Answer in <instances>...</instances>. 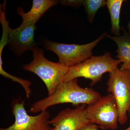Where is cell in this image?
<instances>
[{
  "label": "cell",
  "mask_w": 130,
  "mask_h": 130,
  "mask_svg": "<svg viewBox=\"0 0 130 130\" xmlns=\"http://www.w3.org/2000/svg\"><path fill=\"white\" fill-rule=\"evenodd\" d=\"M101 97L98 91L91 88L79 86L78 78H75L61 82L53 94L32 104L29 112L37 113L47 110L49 107L63 103L90 105Z\"/></svg>",
  "instance_id": "1"
},
{
  "label": "cell",
  "mask_w": 130,
  "mask_h": 130,
  "mask_svg": "<svg viewBox=\"0 0 130 130\" xmlns=\"http://www.w3.org/2000/svg\"><path fill=\"white\" fill-rule=\"evenodd\" d=\"M121 63L119 60L112 58L109 52L101 56L93 55L80 64L69 68L63 82L83 77L89 79L91 86H93L101 81L103 74L116 70Z\"/></svg>",
  "instance_id": "2"
},
{
  "label": "cell",
  "mask_w": 130,
  "mask_h": 130,
  "mask_svg": "<svg viewBox=\"0 0 130 130\" xmlns=\"http://www.w3.org/2000/svg\"><path fill=\"white\" fill-rule=\"evenodd\" d=\"M33 59L30 63L24 65L23 68L36 74L46 87L48 96L53 94L57 87L63 82L69 67L59 62L48 60L44 56V51L36 47L32 50Z\"/></svg>",
  "instance_id": "3"
},
{
  "label": "cell",
  "mask_w": 130,
  "mask_h": 130,
  "mask_svg": "<svg viewBox=\"0 0 130 130\" xmlns=\"http://www.w3.org/2000/svg\"><path fill=\"white\" fill-rule=\"evenodd\" d=\"M106 36V32L103 33L93 41L84 44H64L47 40L44 42V47L47 50L56 54L59 58V62L70 68L93 56V48Z\"/></svg>",
  "instance_id": "4"
},
{
  "label": "cell",
  "mask_w": 130,
  "mask_h": 130,
  "mask_svg": "<svg viewBox=\"0 0 130 130\" xmlns=\"http://www.w3.org/2000/svg\"><path fill=\"white\" fill-rule=\"evenodd\" d=\"M107 91L113 95L119 112V123L124 124L130 113V70L120 68L109 73Z\"/></svg>",
  "instance_id": "5"
},
{
  "label": "cell",
  "mask_w": 130,
  "mask_h": 130,
  "mask_svg": "<svg viewBox=\"0 0 130 130\" xmlns=\"http://www.w3.org/2000/svg\"><path fill=\"white\" fill-rule=\"evenodd\" d=\"M86 111L90 123L96 125L102 130H115L118 127V108L111 93L88 105Z\"/></svg>",
  "instance_id": "6"
},
{
  "label": "cell",
  "mask_w": 130,
  "mask_h": 130,
  "mask_svg": "<svg viewBox=\"0 0 130 130\" xmlns=\"http://www.w3.org/2000/svg\"><path fill=\"white\" fill-rule=\"evenodd\" d=\"M11 107L15 118L14 123L0 130H53V127L49 124L50 115L47 110L40 112L36 116H30L26 110L24 101L18 99L12 100Z\"/></svg>",
  "instance_id": "7"
},
{
  "label": "cell",
  "mask_w": 130,
  "mask_h": 130,
  "mask_svg": "<svg viewBox=\"0 0 130 130\" xmlns=\"http://www.w3.org/2000/svg\"><path fill=\"white\" fill-rule=\"evenodd\" d=\"M86 105L75 108H65L48 121L53 130H78L90 123L86 115Z\"/></svg>",
  "instance_id": "8"
},
{
  "label": "cell",
  "mask_w": 130,
  "mask_h": 130,
  "mask_svg": "<svg viewBox=\"0 0 130 130\" xmlns=\"http://www.w3.org/2000/svg\"><path fill=\"white\" fill-rule=\"evenodd\" d=\"M35 24L22 23L18 28L10 29L7 44L18 56H20L25 51L32 50L37 47L34 40Z\"/></svg>",
  "instance_id": "9"
},
{
  "label": "cell",
  "mask_w": 130,
  "mask_h": 130,
  "mask_svg": "<svg viewBox=\"0 0 130 130\" xmlns=\"http://www.w3.org/2000/svg\"><path fill=\"white\" fill-rule=\"evenodd\" d=\"M59 2L58 1L54 0H34L32 1L31 8L28 12H25L23 8L20 7L18 8L17 12L22 17V23L36 24L49 8Z\"/></svg>",
  "instance_id": "10"
},
{
  "label": "cell",
  "mask_w": 130,
  "mask_h": 130,
  "mask_svg": "<svg viewBox=\"0 0 130 130\" xmlns=\"http://www.w3.org/2000/svg\"><path fill=\"white\" fill-rule=\"evenodd\" d=\"M124 33L119 36L107 35V37L113 40L118 46L116 50L118 54L116 58L123 63L120 69L121 70H130V35L124 30Z\"/></svg>",
  "instance_id": "11"
},
{
  "label": "cell",
  "mask_w": 130,
  "mask_h": 130,
  "mask_svg": "<svg viewBox=\"0 0 130 130\" xmlns=\"http://www.w3.org/2000/svg\"><path fill=\"white\" fill-rule=\"evenodd\" d=\"M124 0H107L106 1L107 7L111 17V32L115 36L121 35V28L120 25V15L121 6Z\"/></svg>",
  "instance_id": "12"
},
{
  "label": "cell",
  "mask_w": 130,
  "mask_h": 130,
  "mask_svg": "<svg viewBox=\"0 0 130 130\" xmlns=\"http://www.w3.org/2000/svg\"><path fill=\"white\" fill-rule=\"evenodd\" d=\"M83 5L84 7L89 22L92 23L97 11L106 6V1L105 0H84Z\"/></svg>",
  "instance_id": "13"
},
{
  "label": "cell",
  "mask_w": 130,
  "mask_h": 130,
  "mask_svg": "<svg viewBox=\"0 0 130 130\" xmlns=\"http://www.w3.org/2000/svg\"><path fill=\"white\" fill-rule=\"evenodd\" d=\"M0 73L5 77L9 78L11 79L13 81L17 82L21 85L24 90L26 97L28 98H30L31 93V90L30 88L31 83L30 81L26 79H22L20 78L14 76L13 75L8 73L3 70L2 66H0Z\"/></svg>",
  "instance_id": "14"
},
{
  "label": "cell",
  "mask_w": 130,
  "mask_h": 130,
  "mask_svg": "<svg viewBox=\"0 0 130 130\" xmlns=\"http://www.w3.org/2000/svg\"><path fill=\"white\" fill-rule=\"evenodd\" d=\"M83 0H64L59 2L61 5L65 6L79 7L83 5Z\"/></svg>",
  "instance_id": "15"
},
{
  "label": "cell",
  "mask_w": 130,
  "mask_h": 130,
  "mask_svg": "<svg viewBox=\"0 0 130 130\" xmlns=\"http://www.w3.org/2000/svg\"><path fill=\"white\" fill-rule=\"evenodd\" d=\"M98 126L91 123H89L78 130H100ZM124 130H130V125L128 128Z\"/></svg>",
  "instance_id": "16"
},
{
  "label": "cell",
  "mask_w": 130,
  "mask_h": 130,
  "mask_svg": "<svg viewBox=\"0 0 130 130\" xmlns=\"http://www.w3.org/2000/svg\"><path fill=\"white\" fill-rule=\"evenodd\" d=\"M128 31H129V32L130 33V21L129 23L128 24Z\"/></svg>",
  "instance_id": "17"
},
{
  "label": "cell",
  "mask_w": 130,
  "mask_h": 130,
  "mask_svg": "<svg viewBox=\"0 0 130 130\" xmlns=\"http://www.w3.org/2000/svg\"><path fill=\"white\" fill-rule=\"evenodd\" d=\"M129 115H130V113H129Z\"/></svg>",
  "instance_id": "18"
}]
</instances>
